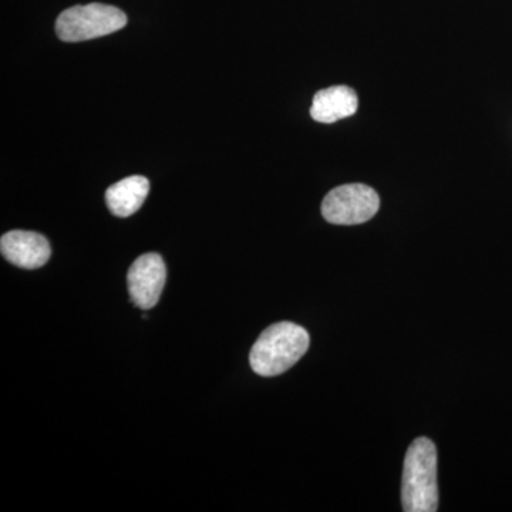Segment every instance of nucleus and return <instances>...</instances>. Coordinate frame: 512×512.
Wrapping results in <instances>:
<instances>
[{"instance_id":"f257e3e1","label":"nucleus","mask_w":512,"mask_h":512,"mask_svg":"<svg viewBox=\"0 0 512 512\" xmlns=\"http://www.w3.org/2000/svg\"><path fill=\"white\" fill-rule=\"evenodd\" d=\"M309 333L292 322H279L262 332L249 353L256 375L274 377L295 366L308 352Z\"/></svg>"},{"instance_id":"f03ea898","label":"nucleus","mask_w":512,"mask_h":512,"mask_svg":"<svg viewBox=\"0 0 512 512\" xmlns=\"http://www.w3.org/2000/svg\"><path fill=\"white\" fill-rule=\"evenodd\" d=\"M402 503L406 512L439 510L437 448L427 437L414 440L404 457Z\"/></svg>"},{"instance_id":"7ed1b4c3","label":"nucleus","mask_w":512,"mask_h":512,"mask_svg":"<svg viewBox=\"0 0 512 512\" xmlns=\"http://www.w3.org/2000/svg\"><path fill=\"white\" fill-rule=\"evenodd\" d=\"M127 25V16L116 6L104 3L73 6L60 13L56 35L62 42L77 43L119 32Z\"/></svg>"},{"instance_id":"20e7f679","label":"nucleus","mask_w":512,"mask_h":512,"mask_svg":"<svg viewBox=\"0 0 512 512\" xmlns=\"http://www.w3.org/2000/svg\"><path fill=\"white\" fill-rule=\"evenodd\" d=\"M380 207L379 194L369 185H340L326 195L322 215L335 225H357L372 220Z\"/></svg>"},{"instance_id":"39448f33","label":"nucleus","mask_w":512,"mask_h":512,"mask_svg":"<svg viewBox=\"0 0 512 512\" xmlns=\"http://www.w3.org/2000/svg\"><path fill=\"white\" fill-rule=\"evenodd\" d=\"M167 281V268L160 255L150 252L138 256L128 269L127 282L131 301L143 311L154 308L160 301Z\"/></svg>"},{"instance_id":"423d86ee","label":"nucleus","mask_w":512,"mask_h":512,"mask_svg":"<svg viewBox=\"0 0 512 512\" xmlns=\"http://www.w3.org/2000/svg\"><path fill=\"white\" fill-rule=\"evenodd\" d=\"M0 251L6 261L23 269L42 268L52 255L47 238L32 231H10L3 235Z\"/></svg>"},{"instance_id":"0eeeda50","label":"nucleus","mask_w":512,"mask_h":512,"mask_svg":"<svg viewBox=\"0 0 512 512\" xmlns=\"http://www.w3.org/2000/svg\"><path fill=\"white\" fill-rule=\"evenodd\" d=\"M359 107L355 90L348 86H335L320 90L313 97L312 119L318 123L332 124L353 116Z\"/></svg>"},{"instance_id":"6e6552de","label":"nucleus","mask_w":512,"mask_h":512,"mask_svg":"<svg viewBox=\"0 0 512 512\" xmlns=\"http://www.w3.org/2000/svg\"><path fill=\"white\" fill-rule=\"evenodd\" d=\"M148 192L150 183L143 175L124 178L106 191L107 207L116 217H130L143 207Z\"/></svg>"}]
</instances>
